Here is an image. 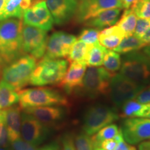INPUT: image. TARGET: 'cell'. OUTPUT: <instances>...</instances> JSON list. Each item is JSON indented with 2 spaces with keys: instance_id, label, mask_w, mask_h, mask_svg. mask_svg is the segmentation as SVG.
I'll return each instance as SVG.
<instances>
[{
  "instance_id": "obj_1",
  "label": "cell",
  "mask_w": 150,
  "mask_h": 150,
  "mask_svg": "<svg viewBox=\"0 0 150 150\" xmlns=\"http://www.w3.org/2000/svg\"><path fill=\"white\" fill-rule=\"evenodd\" d=\"M22 27L20 19L0 21V55L4 66L25 54L22 47Z\"/></svg>"
},
{
  "instance_id": "obj_2",
  "label": "cell",
  "mask_w": 150,
  "mask_h": 150,
  "mask_svg": "<svg viewBox=\"0 0 150 150\" xmlns=\"http://www.w3.org/2000/svg\"><path fill=\"white\" fill-rule=\"evenodd\" d=\"M68 65L67 60L50 59L43 56L35 66L30 78L31 86H45L55 85L61 81Z\"/></svg>"
},
{
  "instance_id": "obj_3",
  "label": "cell",
  "mask_w": 150,
  "mask_h": 150,
  "mask_svg": "<svg viewBox=\"0 0 150 150\" xmlns=\"http://www.w3.org/2000/svg\"><path fill=\"white\" fill-rule=\"evenodd\" d=\"M36 61L33 56L25 54L4 65L1 70L3 81L16 91H21L29 83L30 78L37 65Z\"/></svg>"
},
{
  "instance_id": "obj_4",
  "label": "cell",
  "mask_w": 150,
  "mask_h": 150,
  "mask_svg": "<svg viewBox=\"0 0 150 150\" xmlns=\"http://www.w3.org/2000/svg\"><path fill=\"white\" fill-rule=\"evenodd\" d=\"M19 103L21 108L46 106L68 105L67 99L59 91L48 88H33L19 91Z\"/></svg>"
},
{
  "instance_id": "obj_5",
  "label": "cell",
  "mask_w": 150,
  "mask_h": 150,
  "mask_svg": "<svg viewBox=\"0 0 150 150\" xmlns=\"http://www.w3.org/2000/svg\"><path fill=\"white\" fill-rule=\"evenodd\" d=\"M120 70L122 76L138 85L145 86L150 81V63L143 52L125 54Z\"/></svg>"
},
{
  "instance_id": "obj_6",
  "label": "cell",
  "mask_w": 150,
  "mask_h": 150,
  "mask_svg": "<svg viewBox=\"0 0 150 150\" xmlns=\"http://www.w3.org/2000/svg\"><path fill=\"white\" fill-rule=\"evenodd\" d=\"M114 74L104 67H89L86 69L80 88L84 95L91 98L108 95L110 79Z\"/></svg>"
},
{
  "instance_id": "obj_7",
  "label": "cell",
  "mask_w": 150,
  "mask_h": 150,
  "mask_svg": "<svg viewBox=\"0 0 150 150\" xmlns=\"http://www.w3.org/2000/svg\"><path fill=\"white\" fill-rule=\"evenodd\" d=\"M119 119L113 108L102 104L91 106L86 110L83 118V132L93 136L103 127L110 125Z\"/></svg>"
},
{
  "instance_id": "obj_8",
  "label": "cell",
  "mask_w": 150,
  "mask_h": 150,
  "mask_svg": "<svg viewBox=\"0 0 150 150\" xmlns=\"http://www.w3.org/2000/svg\"><path fill=\"white\" fill-rule=\"evenodd\" d=\"M47 33L33 26L24 24L22 30V47L23 52L36 60L42 59L45 54Z\"/></svg>"
},
{
  "instance_id": "obj_9",
  "label": "cell",
  "mask_w": 150,
  "mask_h": 150,
  "mask_svg": "<svg viewBox=\"0 0 150 150\" xmlns=\"http://www.w3.org/2000/svg\"><path fill=\"white\" fill-rule=\"evenodd\" d=\"M145 86L138 85L124 77L120 74H115L110 79L109 93L112 102L117 108L134 99Z\"/></svg>"
},
{
  "instance_id": "obj_10",
  "label": "cell",
  "mask_w": 150,
  "mask_h": 150,
  "mask_svg": "<svg viewBox=\"0 0 150 150\" xmlns=\"http://www.w3.org/2000/svg\"><path fill=\"white\" fill-rule=\"evenodd\" d=\"M23 24L48 31L53 27L54 19L45 0H34L31 7L24 11Z\"/></svg>"
},
{
  "instance_id": "obj_11",
  "label": "cell",
  "mask_w": 150,
  "mask_h": 150,
  "mask_svg": "<svg viewBox=\"0 0 150 150\" xmlns=\"http://www.w3.org/2000/svg\"><path fill=\"white\" fill-rule=\"evenodd\" d=\"M78 6L75 14L77 23H85L101 12L110 8H123L122 0H77Z\"/></svg>"
},
{
  "instance_id": "obj_12",
  "label": "cell",
  "mask_w": 150,
  "mask_h": 150,
  "mask_svg": "<svg viewBox=\"0 0 150 150\" xmlns=\"http://www.w3.org/2000/svg\"><path fill=\"white\" fill-rule=\"evenodd\" d=\"M123 138L127 143L136 145L150 140V119L146 117H128L121 128Z\"/></svg>"
},
{
  "instance_id": "obj_13",
  "label": "cell",
  "mask_w": 150,
  "mask_h": 150,
  "mask_svg": "<svg viewBox=\"0 0 150 150\" xmlns=\"http://www.w3.org/2000/svg\"><path fill=\"white\" fill-rule=\"evenodd\" d=\"M49 128L33 115L27 112L21 113L20 136L25 141L35 146L40 145L47 138Z\"/></svg>"
},
{
  "instance_id": "obj_14",
  "label": "cell",
  "mask_w": 150,
  "mask_h": 150,
  "mask_svg": "<svg viewBox=\"0 0 150 150\" xmlns=\"http://www.w3.org/2000/svg\"><path fill=\"white\" fill-rule=\"evenodd\" d=\"M76 37L63 31H56L48 38L45 54L50 59H61L67 57Z\"/></svg>"
},
{
  "instance_id": "obj_15",
  "label": "cell",
  "mask_w": 150,
  "mask_h": 150,
  "mask_svg": "<svg viewBox=\"0 0 150 150\" xmlns=\"http://www.w3.org/2000/svg\"><path fill=\"white\" fill-rule=\"evenodd\" d=\"M54 23L63 25L75 16L77 9V0H45Z\"/></svg>"
},
{
  "instance_id": "obj_16",
  "label": "cell",
  "mask_w": 150,
  "mask_h": 150,
  "mask_svg": "<svg viewBox=\"0 0 150 150\" xmlns=\"http://www.w3.org/2000/svg\"><path fill=\"white\" fill-rule=\"evenodd\" d=\"M87 65L84 61L71 62L66 72L59 82V86L67 94L81 87Z\"/></svg>"
},
{
  "instance_id": "obj_17",
  "label": "cell",
  "mask_w": 150,
  "mask_h": 150,
  "mask_svg": "<svg viewBox=\"0 0 150 150\" xmlns=\"http://www.w3.org/2000/svg\"><path fill=\"white\" fill-rule=\"evenodd\" d=\"M24 111L33 115L46 126L54 125L61 121L65 115L64 109L61 106H37L24 108Z\"/></svg>"
},
{
  "instance_id": "obj_18",
  "label": "cell",
  "mask_w": 150,
  "mask_h": 150,
  "mask_svg": "<svg viewBox=\"0 0 150 150\" xmlns=\"http://www.w3.org/2000/svg\"><path fill=\"white\" fill-rule=\"evenodd\" d=\"M21 108L16 105L5 109V125L10 143L20 138Z\"/></svg>"
},
{
  "instance_id": "obj_19",
  "label": "cell",
  "mask_w": 150,
  "mask_h": 150,
  "mask_svg": "<svg viewBox=\"0 0 150 150\" xmlns=\"http://www.w3.org/2000/svg\"><path fill=\"white\" fill-rule=\"evenodd\" d=\"M122 9V8H115L105 10L99 13L95 18L90 19L84 24L87 27H93L98 29L106 27H110L117 23L121 14Z\"/></svg>"
},
{
  "instance_id": "obj_20",
  "label": "cell",
  "mask_w": 150,
  "mask_h": 150,
  "mask_svg": "<svg viewBox=\"0 0 150 150\" xmlns=\"http://www.w3.org/2000/svg\"><path fill=\"white\" fill-rule=\"evenodd\" d=\"M126 36L125 32L117 25L110 26L99 33V42L108 50H113Z\"/></svg>"
},
{
  "instance_id": "obj_21",
  "label": "cell",
  "mask_w": 150,
  "mask_h": 150,
  "mask_svg": "<svg viewBox=\"0 0 150 150\" xmlns=\"http://www.w3.org/2000/svg\"><path fill=\"white\" fill-rule=\"evenodd\" d=\"M122 116L124 117H145L150 110V103H140L131 99L121 107Z\"/></svg>"
},
{
  "instance_id": "obj_22",
  "label": "cell",
  "mask_w": 150,
  "mask_h": 150,
  "mask_svg": "<svg viewBox=\"0 0 150 150\" xmlns=\"http://www.w3.org/2000/svg\"><path fill=\"white\" fill-rule=\"evenodd\" d=\"M34 0H8L4 9V20L18 18L22 20L24 11L31 7Z\"/></svg>"
},
{
  "instance_id": "obj_23",
  "label": "cell",
  "mask_w": 150,
  "mask_h": 150,
  "mask_svg": "<svg viewBox=\"0 0 150 150\" xmlns=\"http://www.w3.org/2000/svg\"><path fill=\"white\" fill-rule=\"evenodd\" d=\"M19 102V95L12 86L1 81L0 82V110L6 109Z\"/></svg>"
},
{
  "instance_id": "obj_24",
  "label": "cell",
  "mask_w": 150,
  "mask_h": 150,
  "mask_svg": "<svg viewBox=\"0 0 150 150\" xmlns=\"http://www.w3.org/2000/svg\"><path fill=\"white\" fill-rule=\"evenodd\" d=\"M107 50L99 42L89 45L84 61L89 67H98L103 64V61Z\"/></svg>"
},
{
  "instance_id": "obj_25",
  "label": "cell",
  "mask_w": 150,
  "mask_h": 150,
  "mask_svg": "<svg viewBox=\"0 0 150 150\" xmlns=\"http://www.w3.org/2000/svg\"><path fill=\"white\" fill-rule=\"evenodd\" d=\"M147 45L141 39L132 34L124 38L120 43L112 50L119 54H127L131 52L138 51Z\"/></svg>"
},
{
  "instance_id": "obj_26",
  "label": "cell",
  "mask_w": 150,
  "mask_h": 150,
  "mask_svg": "<svg viewBox=\"0 0 150 150\" xmlns=\"http://www.w3.org/2000/svg\"><path fill=\"white\" fill-rule=\"evenodd\" d=\"M138 17L131 8H126L121 18L117 22V25L127 35L134 34Z\"/></svg>"
},
{
  "instance_id": "obj_27",
  "label": "cell",
  "mask_w": 150,
  "mask_h": 150,
  "mask_svg": "<svg viewBox=\"0 0 150 150\" xmlns=\"http://www.w3.org/2000/svg\"><path fill=\"white\" fill-rule=\"evenodd\" d=\"M120 129L116 125H108L107 126L103 127L100 130L97 131L96 134L92 136L94 148L99 147V145L104 140L111 139L115 138L119 133Z\"/></svg>"
},
{
  "instance_id": "obj_28",
  "label": "cell",
  "mask_w": 150,
  "mask_h": 150,
  "mask_svg": "<svg viewBox=\"0 0 150 150\" xmlns=\"http://www.w3.org/2000/svg\"><path fill=\"white\" fill-rule=\"evenodd\" d=\"M88 47L89 45L83 41L76 40L69 52L67 61L70 63L74 61H84Z\"/></svg>"
},
{
  "instance_id": "obj_29",
  "label": "cell",
  "mask_w": 150,
  "mask_h": 150,
  "mask_svg": "<svg viewBox=\"0 0 150 150\" xmlns=\"http://www.w3.org/2000/svg\"><path fill=\"white\" fill-rule=\"evenodd\" d=\"M104 68L110 72L115 73L120 69L122 65L121 56L119 53L113 50H107L105 54L103 64Z\"/></svg>"
},
{
  "instance_id": "obj_30",
  "label": "cell",
  "mask_w": 150,
  "mask_h": 150,
  "mask_svg": "<svg viewBox=\"0 0 150 150\" xmlns=\"http://www.w3.org/2000/svg\"><path fill=\"white\" fill-rule=\"evenodd\" d=\"M74 145L76 150H94L92 137L86 133H80L75 137Z\"/></svg>"
},
{
  "instance_id": "obj_31",
  "label": "cell",
  "mask_w": 150,
  "mask_h": 150,
  "mask_svg": "<svg viewBox=\"0 0 150 150\" xmlns=\"http://www.w3.org/2000/svg\"><path fill=\"white\" fill-rule=\"evenodd\" d=\"M130 8L139 18H150V0H138Z\"/></svg>"
},
{
  "instance_id": "obj_32",
  "label": "cell",
  "mask_w": 150,
  "mask_h": 150,
  "mask_svg": "<svg viewBox=\"0 0 150 150\" xmlns=\"http://www.w3.org/2000/svg\"><path fill=\"white\" fill-rule=\"evenodd\" d=\"M100 32L99 29L95 28H88L84 29L81 31L79 35V40L83 41L88 45L95 44L99 42L98 36Z\"/></svg>"
},
{
  "instance_id": "obj_33",
  "label": "cell",
  "mask_w": 150,
  "mask_h": 150,
  "mask_svg": "<svg viewBox=\"0 0 150 150\" xmlns=\"http://www.w3.org/2000/svg\"><path fill=\"white\" fill-rule=\"evenodd\" d=\"M150 28V18H138L134 34L140 38Z\"/></svg>"
},
{
  "instance_id": "obj_34",
  "label": "cell",
  "mask_w": 150,
  "mask_h": 150,
  "mask_svg": "<svg viewBox=\"0 0 150 150\" xmlns=\"http://www.w3.org/2000/svg\"><path fill=\"white\" fill-rule=\"evenodd\" d=\"M11 145L13 150H39L37 146L25 141L21 138L11 142Z\"/></svg>"
},
{
  "instance_id": "obj_35",
  "label": "cell",
  "mask_w": 150,
  "mask_h": 150,
  "mask_svg": "<svg viewBox=\"0 0 150 150\" xmlns=\"http://www.w3.org/2000/svg\"><path fill=\"white\" fill-rule=\"evenodd\" d=\"M62 147L63 150H76L72 136L65 134L62 138Z\"/></svg>"
},
{
  "instance_id": "obj_36",
  "label": "cell",
  "mask_w": 150,
  "mask_h": 150,
  "mask_svg": "<svg viewBox=\"0 0 150 150\" xmlns=\"http://www.w3.org/2000/svg\"><path fill=\"white\" fill-rule=\"evenodd\" d=\"M140 103H150V87L149 88H144L140 92L134 99Z\"/></svg>"
},
{
  "instance_id": "obj_37",
  "label": "cell",
  "mask_w": 150,
  "mask_h": 150,
  "mask_svg": "<svg viewBox=\"0 0 150 150\" xmlns=\"http://www.w3.org/2000/svg\"><path fill=\"white\" fill-rule=\"evenodd\" d=\"M114 138L117 142V146H116L115 150H130V146L128 145L127 142L124 139L121 129H120L119 133Z\"/></svg>"
},
{
  "instance_id": "obj_38",
  "label": "cell",
  "mask_w": 150,
  "mask_h": 150,
  "mask_svg": "<svg viewBox=\"0 0 150 150\" xmlns=\"http://www.w3.org/2000/svg\"><path fill=\"white\" fill-rule=\"evenodd\" d=\"M117 144V140L113 138L111 139H108L102 141L99 145V147L102 148L104 150H115Z\"/></svg>"
},
{
  "instance_id": "obj_39",
  "label": "cell",
  "mask_w": 150,
  "mask_h": 150,
  "mask_svg": "<svg viewBox=\"0 0 150 150\" xmlns=\"http://www.w3.org/2000/svg\"><path fill=\"white\" fill-rule=\"evenodd\" d=\"M6 130L5 125V109L0 110V136Z\"/></svg>"
},
{
  "instance_id": "obj_40",
  "label": "cell",
  "mask_w": 150,
  "mask_h": 150,
  "mask_svg": "<svg viewBox=\"0 0 150 150\" xmlns=\"http://www.w3.org/2000/svg\"><path fill=\"white\" fill-rule=\"evenodd\" d=\"M39 150H60V147L58 142H53L44 146L43 147L39 149Z\"/></svg>"
},
{
  "instance_id": "obj_41",
  "label": "cell",
  "mask_w": 150,
  "mask_h": 150,
  "mask_svg": "<svg viewBox=\"0 0 150 150\" xmlns=\"http://www.w3.org/2000/svg\"><path fill=\"white\" fill-rule=\"evenodd\" d=\"M7 0H0V21L4 20V9Z\"/></svg>"
},
{
  "instance_id": "obj_42",
  "label": "cell",
  "mask_w": 150,
  "mask_h": 150,
  "mask_svg": "<svg viewBox=\"0 0 150 150\" xmlns=\"http://www.w3.org/2000/svg\"><path fill=\"white\" fill-rule=\"evenodd\" d=\"M138 150H150V140L142 141L138 145Z\"/></svg>"
},
{
  "instance_id": "obj_43",
  "label": "cell",
  "mask_w": 150,
  "mask_h": 150,
  "mask_svg": "<svg viewBox=\"0 0 150 150\" xmlns=\"http://www.w3.org/2000/svg\"><path fill=\"white\" fill-rule=\"evenodd\" d=\"M138 0H122V2L123 8H129L134 4L135 3H136Z\"/></svg>"
},
{
  "instance_id": "obj_44",
  "label": "cell",
  "mask_w": 150,
  "mask_h": 150,
  "mask_svg": "<svg viewBox=\"0 0 150 150\" xmlns=\"http://www.w3.org/2000/svg\"><path fill=\"white\" fill-rule=\"evenodd\" d=\"M140 39L147 45H150V28L146 31V32L140 38Z\"/></svg>"
},
{
  "instance_id": "obj_45",
  "label": "cell",
  "mask_w": 150,
  "mask_h": 150,
  "mask_svg": "<svg viewBox=\"0 0 150 150\" xmlns=\"http://www.w3.org/2000/svg\"><path fill=\"white\" fill-rule=\"evenodd\" d=\"M143 53L145 54V55L147 58L148 61L150 63V45H147V46L145 47L143 50Z\"/></svg>"
},
{
  "instance_id": "obj_46",
  "label": "cell",
  "mask_w": 150,
  "mask_h": 150,
  "mask_svg": "<svg viewBox=\"0 0 150 150\" xmlns=\"http://www.w3.org/2000/svg\"><path fill=\"white\" fill-rule=\"evenodd\" d=\"M4 65H3V63H2V60H1V55H0V73L1 72V70H2Z\"/></svg>"
},
{
  "instance_id": "obj_47",
  "label": "cell",
  "mask_w": 150,
  "mask_h": 150,
  "mask_svg": "<svg viewBox=\"0 0 150 150\" xmlns=\"http://www.w3.org/2000/svg\"><path fill=\"white\" fill-rule=\"evenodd\" d=\"M145 117H146V118H149L150 119V110L149 112H148V113L147 114V115H146L145 116Z\"/></svg>"
},
{
  "instance_id": "obj_48",
  "label": "cell",
  "mask_w": 150,
  "mask_h": 150,
  "mask_svg": "<svg viewBox=\"0 0 150 150\" xmlns=\"http://www.w3.org/2000/svg\"><path fill=\"white\" fill-rule=\"evenodd\" d=\"M94 150H104V149H102V148H101V147H95V148H94Z\"/></svg>"
},
{
  "instance_id": "obj_49",
  "label": "cell",
  "mask_w": 150,
  "mask_h": 150,
  "mask_svg": "<svg viewBox=\"0 0 150 150\" xmlns=\"http://www.w3.org/2000/svg\"><path fill=\"white\" fill-rule=\"evenodd\" d=\"M130 150H136V149L133 146H130Z\"/></svg>"
},
{
  "instance_id": "obj_50",
  "label": "cell",
  "mask_w": 150,
  "mask_h": 150,
  "mask_svg": "<svg viewBox=\"0 0 150 150\" xmlns=\"http://www.w3.org/2000/svg\"><path fill=\"white\" fill-rule=\"evenodd\" d=\"M0 150H6L4 148H3V147H0Z\"/></svg>"
},
{
  "instance_id": "obj_51",
  "label": "cell",
  "mask_w": 150,
  "mask_h": 150,
  "mask_svg": "<svg viewBox=\"0 0 150 150\" xmlns=\"http://www.w3.org/2000/svg\"><path fill=\"white\" fill-rule=\"evenodd\" d=\"M8 1V0H7V1Z\"/></svg>"
}]
</instances>
